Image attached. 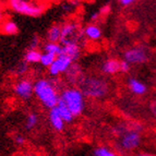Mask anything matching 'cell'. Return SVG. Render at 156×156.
I'll return each instance as SVG.
<instances>
[{"mask_svg":"<svg viewBox=\"0 0 156 156\" xmlns=\"http://www.w3.org/2000/svg\"><path fill=\"white\" fill-rule=\"evenodd\" d=\"M34 96L39 104L48 110L57 106L60 101V92L56 79H37L34 82Z\"/></svg>","mask_w":156,"mask_h":156,"instance_id":"cell-1","label":"cell"},{"mask_svg":"<svg viewBox=\"0 0 156 156\" xmlns=\"http://www.w3.org/2000/svg\"><path fill=\"white\" fill-rule=\"evenodd\" d=\"M78 87L84 96L92 99H103L109 94V82L105 78L95 74H87L81 78Z\"/></svg>","mask_w":156,"mask_h":156,"instance_id":"cell-2","label":"cell"},{"mask_svg":"<svg viewBox=\"0 0 156 156\" xmlns=\"http://www.w3.org/2000/svg\"><path fill=\"white\" fill-rule=\"evenodd\" d=\"M118 136V147L120 151L130 152L138 147L141 143V134L138 128H131L123 123H120L112 129Z\"/></svg>","mask_w":156,"mask_h":156,"instance_id":"cell-3","label":"cell"},{"mask_svg":"<svg viewBox=\"0 0 156 156\" xmlns=\"http://www.w3.org/2000/svg\"><path fill=\"white\" fill-rule=\"evenodd\" d=\"M60 101L70 109L72 115L79 117L85 109V96L76 86H68L60 92Z\"/></svg>","mask_w":156,"mask_h":156,"instance_id":"cell-4","label":"cell"},{"mask_svg":"<svg viewBox=\"0 0 156 156\" xmlns=\"http://www.w3.org/2000/svg\"><path fill=\"white\" fill-rule=\"evenodd\" d=\"M7 5L14 13L30 18H38L47 9V5L45 2L29 0H9Z\"/></svg>","mask_w":156,"mask_h":156,"instance_id":"cell-5","label":"cell"},{"mask_svg":"<svg viewBox=\"0 0 156 156\" xmlns=\"http://www.w3.org/2000/svg\"><path fill=\"white\" fill-rule=\"evenodd\" d=\"M81 38H83V35H82V29L78 22L69 20L61 24V39H60L61 45L71 42H79Z\"/></svg>","mask_w":156,"mask_h":156,"instance_id":"cell-6","label":"cell"},{"mask_svg":"<svg viewBox=\"0 0 156 156\" xmlns=\"http://www.w3.org/2000/svg\"><path fill=\"white\" fill-rule=\"evenodd\" d=\"M12 90L21 101H30L34 96V82L29 78H19L13 83Z\"/></svg>","mask_w":156,"mask_h":156,"instance_id":"cell-7","label":"cell"},{"mask_svg":"<svg viewBox=\"0 0 156 156\" xmlns=\"http://www.w3.org/2000/svg\"><path fill=\"white\" fill-rule=\"evenodd\" d=\"M73 61L65 55H59L56 58L55 62L48 68V74L51 79H57L60 74H66L73 65Z\"/></svg>","mask_w":156,"mask_h":156,"instance_id":"cell-8","label":"cell"},{"mask_svg":"<svg viewBox=\"0 0 156 156\" xmlns=\"http://www.w3.org/2000/svg\"><path fill=\"white\" fill-rule=\"evenodd\" d=\"M123 60H126L130 65L131 63H133V65L143 63L147 60V54L143 47H132V48H129L123 52Z\"/></svg>","mask_w":156,"mask_h":156,"instance_id":"cell-9","label":"cell"},{"mask_svg":"<svg viewBox=\"0 0 156 156\" xmlns=\"http://www.w3.org/2000/svg\"><path fill=\"white\" fill-rule=\"evenodd\" d=\"M61 55H65L69 57L73 62H76V60L81 57L82 52V47H81L80 42H71L67 43L65 45H61Z\"/></svg>","mask_w":156,"mask_h":156,"instance_id":"cell-10","label":"cell"},{"mask_svg":"<svg viewBox=\"0 0 156 156\" xmlns=\"http://www.w3.org/2000/svg\"><path fill=\"white\" fill-rule=\"evenodd\" d=\"M82 35L84 38L92 41V42H96L101 38L103 32L96 23H90L82 29Z\"/></svg>","mask_w":156,"mask_h":156,"instance_id":"cell-11","label":"cell"},{"mask_svg":"<svg viewBox=\"0 0 156 156\" xmlns=\"http://www.w3.org/2000/svg\"><path fill=\"white\" fill-rule=\"evenodd\" d=\"M101 71L106 76H114L120 72V60L116 58H108L103 61L101 66Z\"/></svg>","mask_w":156,"mask_h":156,"instance_id":"cell-12","label":"cell"},{"mask_svg":"<svg viewBox=\"0 0 156 156\" xmlns=\"http://www.w3.org/2000/svg\"><path fill=\"white\" fill-rule=\"evenodd\" d=\"M48 121H49V125L51 126V128L54 129L55 131L57 132H60V131H62L65 129V126L66 122L63 121V119L60 117L59 112L58 110L55 108H52V109L48 110Z\"/></svg>","mask_w":156,"mask_h":156,"instance_id":"cell-13","label":"cell"},{"mask_svg":"<svg viewBox=\"0 0 156 156\" xmlns=\"http://www.w3.org/2000/svg\"><path fill=\"white\" fill-rule=\"evenodd\" d=\"M19 32V26L16 22L10 19H7L5 21L0 23V33L8 36H13L16 35Z\"/></svg>","mask_w":156,"mask_h":156,"instance_id":"cell-14","label":"cell"},{"mask_svg":"<svg viewBox=\"0 0 156 156\" xmlns=\"http://www.w3.org/2000/svg\"><path fill=\"white\" fill-rule=\"evenodd\" d=\"M46 38L48 43H60V39H61V24H52L47 31Z\"/></svg>","mask_w":156,"mask_h":156,"instance_id":"cell-15","label":"cell"},{"mask_svg":"<svg viewBox=\"0 0 156 156\" xmlns=\"http://www.w3.org/2000/svg\"><path fill=\"white\" fill-rule=\"evenodd\" d=\"M66 76H67L68 81H69L72 85H78V83L80 82L81 78H82L84 74L82 73V71H81L80 67L74 62L72 65V67L69 69V71L66 73Z\"/></svg>","mask_w":156,"mask_h":156,"instance_id":"cell-16","label":"cell"},{"mask_svg":"<svg viewBox=\"0 0 156 156\" xmlns=\"http://www.w3.org/2000/svg\"><path fill=\"white\" fill-rule=\"evenodd\" d=\"M41 57H42V52L39 49H31V48H29L24 54L23 61L29 66L35 65V63H39Z\"/></svg>","mask_w":156,"mask_h":156,"instance_id":"cell-17","label":"cell"},{"mask_svg":"<svg viewBox=\"0 0 156 156\" xmlns=\"http://www.w3.org/2000/svg\"><path fill=\"white\" fill-rule=\"evenodd\" d=\"M128 87L135 95H143L146 92V86L144 83H142L141 81L136 80V79H129L128 80Z\"/></svg>","mask_w":156,"mask_h":156,"instance_id":"cell-18","label":"cell"},{"mask_svg":"<svg viewBox=\"0 0 156 156\" xmlns=\"http://www.w3.org/2000/svg\"><path fill=\"white\" fill-rule=\"evenodd\" d=\"M39 122V116L37 112H31L26 115L25 120H24V128L26 131H32L38 126Z\"/></svg>","mask_w":156,"mask_h":156,"instance_id":"cell-19","label":"cell"},{"mask_svg":"<svg viewBox=\"0 0 156 156\" xmlns=\"http://www.w3.org/2000/svg\"><path fill=\"white\" fill-rule=\"evenodd\" d=\"M56 109L58 110V112H59L60 117L62 118L63 121H65L66 123H71L73 121V119H74V116L72 115V112H70V109L68 108L67 106H66L65 104H63L62 101H59V103L57 104V106H56Z\"/></svg>","mask_w":156,"mask_h":156,"instance_id":"cell-20","label":"cell"},{"mask_svg":"<svg viewBox=\"0 0 156 156\" xmlns=\"http://www.w3.org/2000/svg\"><path fill=\"white\" fill-rule=\"evenodd\" d=\"M44 51L48 52V54H51V55H55L56 57H58L59 55H61V44L60 43H48L44 45Z\"/></svg>","mask_w":156,"mask_h":156,"instance_id":"cell-21","label":"cell"},{"mask_svg":"<svg viewBox=\"0 0 156 156\" xmlns=\"http://www.w3.org/2000/svg\"><path fill=\"white\" fill-rule=\"evenodd\" d=\"M94 156H119L114 150L107 146H97L94 150Z\"/></svg>","mask_w":156,"mask_h":156,"instance_id":"cell-22","label":"cell"},{"mask_svg":"<svg viewBox=\"0 0 156 156\" xmlns=\"http://www.w3.org/2000/svg\"><path fill=\"white\" fill-rule=\"evenodd\" d=\"M56 58H57V57H56L55 55H51V54H48V52L43 51L39 63H41L43 67H45V68H47V69H48V68H49L52 63L55 62Z\"/></svg>","mask_w":156,"mask_h":156,"instance_id":"cell-23","label":"cell"},{"mask_svg":"<svg viewBox=\"0 0 156 156\" xmlns=\"http://www.w3.org/2000/svg\"><path fill=\"white\" fill-rule=\"evenodd\" d=\"M30 67L29 65L24 61H21L16 65V67L14 68V74L16 76H20V78H25V74L29 72Z\"/></svg>","mask_w":156,"mask_h":156,"instance_id":"cell-24","label":"cell"},{"mask_svg":"<svg viewBox=\"0 0 156 156\" xmlns=\"http://www.w3.org/2000/svg\"><path fill=\"white\" fill-rule=\"evenodd\" d=\"M12 140L14 142V144L18 146H23L26 143V139L23 134L21 133H14L12 136Z\"/></svg>","mask_w":156,"mask_h":156,"instance_id":"cell-25","label":"cell"},{"mask_svg":"<svg viewBox=\"0 0 156 156\" xmlns=\"http://www.w3.org/2000/svg\"><path fill=\"white\" fill-rule=\"evenodd\" d=\"M39 44H41V38H39L38 35H34L33 37L30 41V46L29 48L31 49H39Z\"/></svg>","mask_w":156,"mask_h":156,"instance_id":"cell-26","label":"cell"},{"mask_svg":"<svg viewBox=\"0 0 156 156\" xmlns=\"http://www.w3.org/2000/svg\"><path fill=\"white\" fill-rule=\"evenodd\" d=\"M130 71V63L126 60H120V72L127 73Z\"/></svg>","mask_w":156,"mask_h":156,"instance_id":"cell-27","label":"cell"},{"mask_svg":"<svg viewBox=\"0 0 156 156\" xmlns=\"http://www.w3.org/2000/svg\"><path fill=\"white\" fill-rule=\"evenodd\" d=\"M118 2L122 7H128V5H131L132 3H134V0H120Z\"/></svg>","mask_w":156,"mask_h":156,"instance_id":"cell-28","label":"cell"},{"mask_svg":"<svg viewBox=\"0 0 156 156\" xmlns=\"http://www.w3.org/2000/svg\"><path fill=\"white\" fill-rule=\"evenodd\" d=\"M20 156H39L36 153H33V152H25V153L21 154Z\"/></svg>","mask_w":156,"mask_h":156,"instance_id":"cell-29","label":"cell"},{"mask_svg":"<svg viewBox=\"0 0 156 156\" xmlns=\"http://www.w3.org/2000/svg\"><path fill=\"white\" fill-rule=\"evenodd\" d=\"M151 108H152V112H153V114L156 116V101H154L153 104L151 105Z\"/></svg>","mask_w":156,"mask_h":156,"instance_id":"cell-30","label":"cell"},{"mask_svg":"<svg viewBox=\"0 0 156 156\" xmlns=\"http://www.w3.org/2000/svg\"><path fill=\"white\" fill-rule=\"evenodd\" d=\"M136 156H155L153 154H150V153H139Z\"/></svg>","mask_w":156,"mask_h":156,"instance_id":"cell-31","label":"cell"}]
</instances>
